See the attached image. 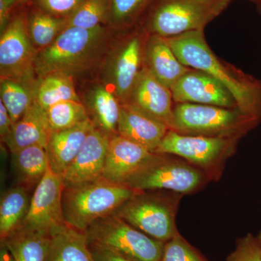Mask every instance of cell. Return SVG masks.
Returning <instances> with one entry per match:
<instances>
[{
    "mask_svg": "<svg viewBox=\"0 0 261 261\" xmlns=\"http://www.w3.org/2000/svg\"><path fill=\"white\" fill-rule=\"evenodd\" d=\"M166 39L184 65L212 75L231 92L240 111L261 121V80L216 56L204 30Z\"/></svg>",
    "mask_w": 261,
    "mask_h": 261,
    "instance_id": "6da1fadb",
    "label": "cell"
},
{
    "mask_svg": "<svg viewBox=\"0 0 261 261\" xmlns=\"http://www.w3.org/2000/svg\"><path fill=\"white\" fill-rule=\"evenodd\" d=\"M106 32L102 25L92 29L66 27L50 45L37 51L36 73L69 75L88 65L102 49Z\"/></svg>",
    "mask_w": 261,
    "mask_h": 261,
    "instance_id": "7a4b0ae2",
    "label": "cell"
},
{
    "mask_svg": "<svg viewBox=\"0 0 261 261\" xmlns=\"http://www.w3.org/2000/svg\"><path fill=\"white\" fill-rule=\"evenodd\" d=\"M135 192L104 177L64 187L62 205L65 223L85 232L94 221L113 214Z\"/></svg>",
    "mask_w": 261,
    "mask_h": 261,
    "instance_id": "3957f363",
    "label": "cell"
},
{
    "mask_svg": "<svg viewBox=\"0 0 261 261\" xmlns=\"http://www.w3.org/2000/svg\"><path fill=\"white\" fill-rule=\"evenodd\" d=\"M182 197L165 190L136 191L113 214L150 238L166 243L178 233L176 217Z\"/></svg>",
    "mask_w": 261,
    "mask_h": 261,
    "instance_id": "277c9868",
    "label": "cell"
},
{
    "mask_svg": "<svg viewBox=\"0 0 261 261\" xmlns=\"http://www.w3.org/2000/svg\"><path fill=\"white\" fill-rule=\"evenodd\" d=\"M260 121L238 108L175 103L171 130L186 135L242 139Z\"/></svg>",
    "mask_w": 261,
    "mask_h": 261,
    "instance_id": "5b68a950",
    "label": "cell"
},
{
    "mask_svg": "<svg viewBox=\"0 0 261 261\" xmlns=\"http://www.w3.org/2000/svg\"><path fill=\"white\" fill-rule=\"evenodd\" d=\"M209 181L203 171L181 158L155 153L123 185L135 191L165 190L185 195L200 191Z\"/></svg>",
    "mask_w": 261,
    "mask_h": 261,
    "instance_id": "8992f818",
    "label": "cell"
},
{
    "mask_svg": "<svg viewBox=\"0 0 261 261\" xmlns=\"http://www.w3.org/2000/svg\"><path fill=\"white\" fill-rule=\"evenodd\" d=\"M240 140L239 137L182 135L170 129L155 153L181 158L203 171L211 181H219L226 161L236 152Z\"/></svg>",
    "mask_w": 261,
    "mask_h": 261,
    "instance_id": "52a82bcc",
    "label": "cell"
},
{
    "mask_svg": "<svg viewBox=\"0 0 261 261\" xmlns=\"http://www.w3.org/2000/svg\"><path fill=\"white\" fill-rule=\"evenodd\" d=\"M231 0H160L147 20L151 34L173 37L204 30Z\"/></svg>",
    "mask_w": 261,
    "mask_h": 261,
    "instance_id": "ba28073f",
    "label": "cell"
},
{
    "mask_svg": "<svg viewBox=\"0 0 261 261\" xmlns=\"http://www.w3.org/2000/svg\"><path fill=\"white\" fill-rule=\"evenodd\" d=\"M87 241L110 247L134 261H161L165 243L154 240L115 214L86 230Z\"/></svg>",
    "mask_w": 261,
    "mask_h": 261,
    "instance_id": "9c48e42d",
    "label": "cell"
},
{
    "mask_svg": "<svg viewBox=\"0 0 261 261\" xmlns=\"http://www.w3.org/2000/svg\"><path fill=\"white\" fill-rule=\"evenodd\" d=\"M37 53L27 20L22 16L12 20L0 39L1 78L34 80Z\"/></svg>",
    "mask_w": 261,
    "mask_h": 261,
    "instance_id": "30bf717a",
    "label": "cell"
},
{
    "mask_svg": "<svg viewBox=\"0 0 261 261\" xmlns=\"http://www.w3.org/2000/svg\"><path fill=\"white\" fill-rule=\"evenodd\" d=\"M63 189V175L48 168L36 187L28 214L20 227L50 234L55 228L65 224L62 205Z\"/></svg>",
    "mask_w": 261,
    "mask_h": 261,
    "instance_id": "8fae6325",
    "label": "cell"
},
{
    "mask_svg": "<svg viewBox=\"0 0 261 261\" xmlns=\"http://www.w3.org/2000/svg\"><path fill=\"white\" fill-rule=\"evenodd\" d=\"M174 103L238 108L232 94L221 82L202 70L190 68L172 87Z\"/></svg>",
    "mask_w": 261,
    "mask_h": 261,
    "instance_id": "7c38bea8",
    "label": "cell"
},
{
    "mask_svg": "<svg viewBox=\"0 0 261 261\" xmlns=\"http://www.w3.org/2000/svg\"><path fill=\"white\" fill-rule=\"evenodd\" d=\"M126 104L172 128L173 102L171 89L165 86L146 66L137 77Z\"/></svg>",
    "mask_w": 261,
    "mask_h": 261,
    "instance_id": "4fadbf2b",
    "label": "cell"
},
{
    "mask_svg": "<svg viewBox=\"0 0 261 261\" xmlns=\"http://www.w3.org/2000/svg\"><path fill=\"white\" fill-rule=\"evenodd\" d=\"M110 138L95 127L63 173L64 187L76 186L103 177Z\"/></svg>",
    "mask_w": 261,
    "mask_h": 261,
    "instance_id": "5bb4252c",
    "label": "cell"
},
{
    "mask_svg": "<svg viewBox=\"0 0 261 261\" xmlns=\"http://www.w3.org/2000/svg\"><path fill=\"white\" fill-rule=\"evenodd\" d=\"M154 154L121 135L114 136L110 139L103 177L123 185Z\"/></svg>",
    "mask_w": 261,
    "mask_h": 261,
    "instance_id": "9a60e30c",
    "label": "cell"
},
{
    "mask_svg": "<svg viewBox=\"0 0 261 261\" xmlns=\"http://www.w3.org/2000/svg\"><path fill=\"white\" fill-rule=\"evenodd\" d=\"M170 128L162 123L130 106L121 105L118 135L155 153Z\"/></svg>",
    "mask_w": 261,
    "mask_h": 261,
    "instance_id": "2e32d148",
    "label": "cell"
},
{
    "mask_svg": "<svg viewBox=\"0 0 261 261\" xmlns=\"http://www.w3.org/2000/svg\"><path fill=\"white\" fill-rule=\"evenodd\" d=\"M140 34L130 37L122 46L114 63L115 93L121 104H126L137 77L145 66L146 42Z\"/></svg>",
    "mask_w": 261,
    "mask_h": 261,
    "instance_id": "e0dca14e",
    "label": "cell"
},
{
    "mask_svg": "<svg viewBox=\"0 0 261 261\" xmlns=\"http://www.w3.org/2000/svg\"><path fill=\"white\" fill-rule=\"evenodd\" d=\"M51 133L45 111L35 100L23 116L13 123L9 134L2 140L11 153H15L33 145L47 148Z\"/></svg>",
    "mask_w": 261,
    "mask_h": 261,
    "instance_id": "ac0fdd59",
    "label": "cell"
},
{
    "mask_svg": "<svg viewBox=\"0 0 261 261\" xmlns=\"http://www.w3.org/2000/svg\"><path fill=\"white\" fill-rule=\"evenodd\" d=\"M94 128L93 123L89 118L73 128L51 132L47 151L49 167L53 172L63 175Z\"/></svg>",
    "mask_w": 261,
    "mask_h": 261,
    "instance_id": "d6986e66",
    "label": "cell"
},
{
    "mask_svg": "<svg viewBox=\"0 0 261 261\" xmlns=\"http://www.w3.org/2000/svg\"><path fill=\"white\" fill-rule=\"evenodd\" d=\"M145 66L169 89L190 69L178 60L166 38L155 34L147 38Z\"/></svg>",
    "mask_w": 261,
    "mask_h": 261,
    "instance_id": "ffe728a7",
    "label": "cell"
},
{
    "mask_svg": "<svg viewBox=\"0 0 261 261\" xmlns=\"http://www.w3.org/2000/svg\"><path fill=\"white\" fill-rule=\"evenodd\" d=\"M45 261H94L84 231L65 224L50 233Z\"/></svg>",
    "mask_w": 261,
    "mask_h": 261,
    "instance_id": "44dd1931",
    "label": "cell"
},
{
    "mask_svg": "<svg viewBox=\"0 0 261 261\" xmlns=\"http://www.w3.org/2000/svg\"><path fill=\"white\" fill-rule=\"evenodd\" d=\"M50 234L22 227L1 240L15 261H45Z\"/></svg>",
    "mask_w": 261,
    "mask_h": 261,
    "instance_id": "7402d4cb",
    "label": "cell"
},
{
    "mask_svg": "<svg viewBox=\"0 0 261 261\" xmlns=\"http://www.w3.org/2000/svg\"><path fill=\"white\" fill-rule=\"evenodd\" d=\"M27 188L17 186L8 189L0 201V238L4 240L23 222L31 203Z\"/></svg>",
    "mask_w": 261,
    "mask_h": 261,
    "instance_id": "603a6c76",
    "label": "cell"
},
{
    "mask_svg": "<svg viewBox=\"0 0 261 261\" xmlns=\"http://www.w3.org/2000/svg\"><path fill=\"white\" fill-rule=\"evenodd\" d=\"M39 83L34 80L1 78V100L10 113L12 122L18 121L35 102Z\"/></svg>",
    "mask_w": 261,
    "mask_h": 261,
    "instance_id": "cb8c5ba5",
    "label": "cell"
},
{
    "mask_svg": "<svg viewBox=\"0 0 261 261\" xmlns=\"http://www.w3.org/2000/svg\"><path fill=\"white\" fill-rule=\"evenodd\" d=\"M12 163L19 181L25 185H37L49 167L47 148L40 145L12 153Z\"/></svg>",
    "mask_w": 261,
    "mask_h": 261,
    "instance_id": "d4e9b609",
    "label": "cell"
},
{
    "mask_svg": "<svg viewBox=\"0 0 261 261\" xmlns=\"http://www.w3.org/2000/svg\"><path fill=\"white\" fill-rule=\"evenodd\" d=\"M91 113L94 127L108 138L118 133V122L121 104L109 91L103 88L96 89L91 99Z\"/></svg>",
    "mask_w": 261,
    "mask_h": 261,
    "instance_id": "484cf974",
    "label": "cell"
},
{
    "mask_svg": "<svg viewBox=\"0 0 261 261\" xmlns=\"http://www.w3.org/2000/svg\"><path fill=\"white\" fill-rule=\"evenodd\" d=\"M68 18H59L38 10L31 13L27 20L29 37L36 50L50 45L67 27Z\"/></svg>",
    "mask_w": 261,
    "mask_h": 261,
    "instance_id": "4316f807",
    "label": "cell"
},
{
    "mask_svg": "<svg viewBox=\"0 0 261 261\" xmlns=\"http://www.w3.org/2000/svg\"><path fill=\"white\" fill-rule=\"evenodd\" d=\"M79 101L69 75L51 74L42 78L37 89L36 101L44 110L63 101Z\"/></svg>",
    "mask_w": 261,
    "mask_h": 261,
    "instance_id": "83f0119b",
    "label": "cell"
},
{
    "mask_svg": "<svg viewBox=\"0 0 261 261\" xmlns=\"http://www.w3.org/2000/svg\"><path fill=\"white\" fill-rule=\"evenodd\" d=\"M44 111L51 132L73 128L89 118L87 110L79 101H63Z\"/></svg>",
    "mask_w": 261,
    "mask_h": 261,
    "instance_id": "f1b7e54d",
    "label": "cell"
},
{
    "mask_svg": "<svg viewBox=\"0 0 261 261\" xmlns=\"http://www.w3.org/2000/svg\"><path fill=\"white\" fill-rule=\"evenodd\" d=\"M111 0H85L68 18L67 27L86 29L96 28L110 14Z\"/></svg>",
    "mask_w": 261,
    "mask_h": 261,
    "instance_id": "f546056e",
    "label": "cell"
},
{
    "mask_svg": "<svg viewBox=\"0 0 261 261\" xmlns=\"http://www.w3.org/2000/svg\"><path fill=\"white\" fill-rule=\"evenodd\" d=\"M161 261H207L180 233L165 243Z\"/></svg>",
    "mask_w": 261,
    "mask_h": 261,
    "instance_id": "4dcf8cb0",
    "label": "cell"
},
{
    "mask_svg": "<svg viewBox=\"0 0 261 261\" xmlns=\"http://www.w3.org/2000/svg\"><path fill=\"white\" fill-rule=\"evenodd\" d=\"M152 0H111L110 16L118 24H132Z\"/></svg>",
    "mask_w": 261,
    "mask_h": 261,
    "instance_id": "1f68e13d",
    "label": "cell"
},
{
    "mask_svg": "<svg viewBox=\"0 0 261 261\" xmlns=\"http://www.w3.org/2000/svg\"><path fill=\"white\" fill-rule=\"evenodd\" d=\"M226 261H261V250L257 237L248 233L237 240L236 247Z\"/></svg>",
    "mask_w": 261,
    "mask_h": 261,
    "instance_id": "d6a6232c",
    "label": "cell"
},
{
    "mask_svg": "<svg viewBox=\"0 0 261 261\" xmlns=\"http://www.w3.org/2000/svg\"><path fill=\"white\" fill-rule=\"evenodd\" d=\"M39 9L44 13L69 18L83 4L85 0H36Z\"/></svg>",
    "mask_w": 261,
    "mask_h": 261,
    "instance_id": "836d02e7",
    "label": "cell"
},
{
    "mask_svg": "<svg viewBox=\"0 0 261 261\" xmlns=\"http://www.w3.org/2000/svg\"><path fill=\"white\" fill-rule=\"evenodd\" d=\"M88 246L94 261H134L100 244L88 242Z\"/></svg>",
    "mask_w": 261,
    "mask_h": 261,
    "instance_id": "e575fe53",
    "label": "cell"
},
{
    "mask_svg": "<svg viewBox=\"0 0 261 261\" xmlns=\"http://www.w3.org/2000/svg\"><path fill=\"white\" fill-rule=\"evenodd\" d=\"M19 0H0V30L1 34L9 24L10 12Z\"/></svg>",
    "mask_w": 261,
    "mask_h": 261,
    "instance_id": "d590c367",
    "label": "cell"
},
{
    "mask_svg": "<svg viewBox=\"0 0 261 261\" xmlns=\"http://www.w3.org/2000/svg\"><path fill=\"white\" fill-rule=\"evenodd\" d=\"M13 126L11 118L8 109L2 101H0V135L2 140L9 134Z\"/></svg>",
    "mask_w": 261,
    "mask_h": 261,
    "instance_id": "8d00e7d4",
    "label": "cell"
},
{
    "mask_svg": "<svg viewBox=\"0 0 261 261\" xmlns=\"http://www.w3.org/2000/svg\"><path fill=\"white\" fill-rule=\"evenodd\" d=\"M0 261H15L7 247L1 245L0 249Z\"/></svg>",
    "mask_w": 261,
    "mask_h": 261,
    "instance_id": "74e56055",
    "label": "cell"
},
{
    "mask_svg": "<svg viewBox=\"0 0 261 261\" xmlns=\"http://www.w3.org/2000/svg\"><path fill=\"white\" fill-rule=\"evenodd\" d=\"M249 1L252 2V3L256 5L257 11L261 14V0H249Z\"/></svg>",
    "mask_w": 261,
    "mask_h": 261,
    "instance_id": "f35d334b",
    "label": "cell"
},
{
    "mask_svg": "<svg viewBox=\"0 0 261 261\" xmlns=\"http://www.w3.org/2000/svg\"><path fill=\"white\" fill-rule=\"evenodd\" d=\"M257 239L258 240L259 245H260V250H261V231L257 235Z\"/></svg>",
    "mask_w": 261,
    "mask_h": 261,
    "instance_id": "ab89813d",
    "label": "cell"
},
{
    "mask_svg": "<svg viewBox=\"0 0 261 261\" xmlns=\"http://www.w3.org/2000/svg\"><path fill=\"white\" fill-rule=\"evenodd\" d=\"M19 1H25V0H19Z\"/></svg>",
    "mask_w": 261,
    "mask_h": 261,
    "instance_id": "60d3db41",
    "label": "cell"
}]
</instances>
